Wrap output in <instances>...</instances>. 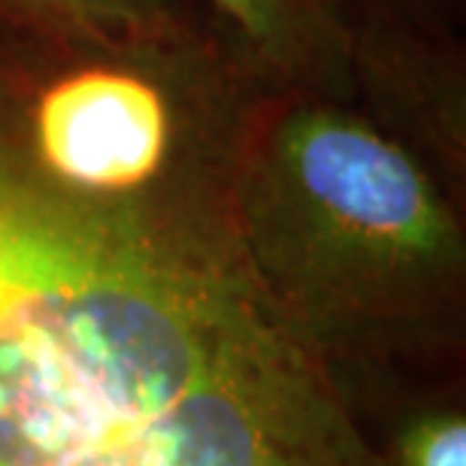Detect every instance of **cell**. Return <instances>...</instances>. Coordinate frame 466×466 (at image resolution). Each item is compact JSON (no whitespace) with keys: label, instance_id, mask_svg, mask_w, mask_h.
Masks as SVG:
<instances>
[{"label":"cell","instance_id":"cell-1","mask_svg":"<svg viewBox=\"0 0 466 466\" xmlns=\"http://www.w3.org/2000/svg\"><path fill=\"white\" fill-rule=\"evenodd\" d=\"M233 188L73 179L0 79V466H367L342 360L269 294Z\"/></svg>","mask_w":466,"mask_h":466},{"label":"cell","instance_id":"cell-2","mask_svg":"<svg viewBox=\"0 0 466 466\" xmlns=\"http://www.w3.org/2000/svg\"><path fill=\"white\" fill-rule=\"evenodd\" d=\"M233 200L269 294L339 360L454 328L463 203L349 100L267 91Z\"/></svg>","mask_w":466,"mask_h":466},{"label":"cell","instance_id":"cell-3","mask_svg":"<svg viewBox=\"0 0 466 466\" xmlns=\"http://www.w3.org/2000/svg\"><path fill=\"white\" fill-rule=\"evenodd\" d=\"M346 61L351 104L463 203L466 46L461 27H358L346 34Z\"/></svg>","mask_w":466,"mask_h":466},{"label":"cell","instance_id":"cell-4","mask_svg":"<svg viewBox=\"0 0 466 466\" xmlns=\"http://www.w3.org/2000/svg\"><path fill=\"white\" fill-rule=\"evenodd\" d=\"M216 22L279 91L349 100L346 40L321 0H207ZM351 104V100H349Z\"/></svg>","mask_w":466,"mask_h":466},{"label":"cell","instance_id":"cell-5","mask_svg":"<svg viewBox=\"0 0 466 466\" xmlns=\"http://www.w3.org/2000/svg\"><path fill=\"white\" fill-rule=\"evenodd\" d=\"M0 22L67 40L176 36L218 25L207 0H0Z\"/></svg>","mask_w":466,"mask_h":466},{"label":"cell","instance_id":"cell-6","mask_svg":"<svg viewBox=\"0 0 466 466\" xmlns=\"http://www.w3.org/2000/svg\"><path fill=\"white\" fill-rule=\"evenodd\" d=\"M466 0H321L337 22L342 40L349 31L379 25L461 27Z\"/></svg>","mask_w":466,"mask_h":466},{"label":"cell","instance_id":"cell-7","mask_svg":"<svg viewBox=\"0 0 466 466\" xmlns=\"http://www.w3.org/2000/svg\"><path fill=\"white\" fill-rule=\"evenodd\" d=\"M406 466H466V424L461 415H433L412 427L403 445Z\"/></svg>","mask_w":466,"mask_h":466}]
</instances>
